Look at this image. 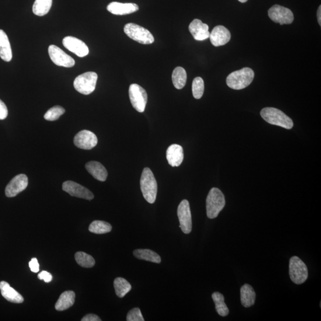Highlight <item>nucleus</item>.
I'll use <instances>...</instances> for the list:
<instances>
[{"label": "nucleus", "mask_w": 321, "mask_h": 321, "mask_svg": "<svg viewBox=\"0 0 321 321\" xmlns=\"http://www.w3.org/2000/svg\"><path fill=\"white\" fill-rule=\"evenodd\" d=\"M252 69L245 68L234 72L227 78V85L229 88L235 90L245 89L250 85L254 79Z\"/></svg>", "instance_id": "obj_1"}, {"label": "nucleus", "mask_w": 321, "mask_h": 321, "mask_svg": "<svg viewBox=\"0 0 321 321\" xmlns=\"http://www.w3.org/2000/svg\"><path fill=\"white\" fill-rule=\"evenodd\" d=\"M141 189L145 200L149 204L154 203L158 190L157 182L151 169L146 167L142 173Z\"/></svg>", "instance_id": "obj_2"}, {"label": "nucleus", "mask_w": 321, "mask_h": 321, "mask_svg": "<svg viewBox=\"0 0 321 321\" xmlns=\"http://www.w3.org/2000/svg\"><path fill=\"white\" fill-rule=\"evenodd\" d=\"M225 205L224 194L218 188H212L206 200L207 217L210 219L217 218Z\"/></svg>", "instance_id": "obj_3"}, {"label": "nucleus", "mask_w": 321, "mask_h": 321, "mask_svg": "<svg viewBox=\"0 0 321 321\" xmlns=\"http://www.w3.org/2000/svg\"><path fill=\"white\" fill-rule=\"evenodd\" d=\"M261 116L265 121L271 124L286 129H291L293 127V121L291 118L275 108H264L261 111Z\"/></svg>", "instance_id": "obj_4"}, {"label": "nucleus", "mask_w": 321, "mask_h": 321, "mask_svg": "<svg viewBox=\"0 0 321 321\" xmlns=\"http://www.w3.org/2000/svg\"><path fill=\"white\" fill-rule=\"evenodd\" d=\"M289 275L292 281L296 284L304 283L308 279V268L299 257L294 256L290 260Z\"/></svg>", "instance_id": "obj_5"}, {"label": "nucleus", "mask_w": 321, "mask_h": 321, "mask_svg": "<svg viewBox=\"0 0 321 321\" xmlns=\"http://www.w3.org/2000/svg\"><path fill=\"white\" fill-rule=\"evenodd\" d=\"M124 32L131 39L142 44H151L154 42L152 34L145 27L137 24L129 23L125 24Z\"/></svg>", "instance_id": "obj_6"}, {"label": "nucleus", "mask_w": 321, "mask_h": 321, "mask_svg": "<svg viewBox=\"0 0 321 321\" xmlns=\"http://www.w3.org/2000/svg\"><path fill=\"white\" fill-rule=\"evenodd\" d=\"M98 75L95 72H89L77 77L73 82L77 91L83 95H89L95 90Z\"/></svg>", "instance_id": "obj_7"}, {"label": "nucleus", "mask_w": 321, "mask_h": 321, "mask_svg": "<svg viewBox=\"0 0 321 321\" xmlns=\"http://www.w3.org/2000/svg\"><path fill=\"white\" fill-rule=\"evenodd\" d=\"M129 95L133 107L139 113L144 112L148 101V95L142 86L136 83L129 87Z\"/></svg>", "instance_id": "obj_8"}, {"label": "nucleus", "mask_w": 321, "mask_h": 321, "mask_svg": "<svg viewBox=\"0 0 321 321\" xmlns=\"http://www.w3.org/2000/svg\"><path fill=\"white\" fill-rule=\"evenodd\" d=\"M177 215L180 222V228L184 234H189L192 229V221L189 202L184 200L178 207Z\"/></svg>", "instance_id": "obj_9"}, {"label": "nucleus", "mask_w": 321, "mask_h": 321, "mask_svg": "<svg viewBox=\"0 0 321 321\" xmlns=\"http://www.w3.org/2000/svg\"><path fill=\"white\" fill-rule=\"evenodd\" d=\"M268 16L274 22L290 24L294 20V15L291 10L280 5H274L268 10Z\"/></svg>", "instance_id": "obj_10"}, {"label": "nucleus", "mask_w": 321, "mask_h": 321, "mask_svg": "<svg viewBox=\"0 0 321 321\" xmlns=\"http://www.w3.org/2000/svg\"><path fill=\"white\" fill-rule=\"evenodd\" d=\"M48 53L52 61L57 66L70 68L73 67L75 65L74 59L56 45H50L48 48Z\"/></svg>", "instance_id": "obj_11"}, {"label": "nucleus", "mask_w": 321, "mask_h": 321, "mask_svg": "<svg viewBox=\"0 0 321 321\" xmlns=\"http://www.w3.org/2000/svg\"><path fill=\"white\" fill-rule=\"evenodd\" d=\"M28 178L25 174H20L13 178L7 185L5 194L7 197L13 198L26 189Z\"/></svg>", "instance_id": "obj_12"}, {"label": "nucleus", "mask_w": 321, "mask_h": 321, "mask_svg": "<svg viewBox=\"0 0 321 321\" xmlns=\"http://www.w3.org/2000/svg\"><path fill=\"white\" fill-rule=\"evenodd\" d=\"M62 190L72 197L92 200L93 194L87 188L73 181H66L62 184Z\"/></svg>", "instance_id": "obj_13"}, {"label": "nucleus", "mask_w": 321, "mask_h": 321, "mask_svg": "<svg viewBox=\"0 0 321 321\" xmlns=\"http://www.w3.org/2000/svg\"><path fill=\"white\" fill-rule=\"evenodd\" d=\"M98 144V138L93 132L83 130L77 134L74 138V144L77 147L85 150L92 149Z\"/></svg>", "instance_id": "obj_14"}, {"label": "nucleus", "mask_w": 321, "mask_h": 321, "mask_svg": "<svg viewBox=\"0 0 321 321\" xmlns=\"http://www.w3.org/2000/svg\"><path fill=\"white\" fill-rule=\"evenodd\" d=\"M62 44L68 50L79 57H85L89 54V48L84 42L75 37L70 36L65 37L62 40Z\"/></svg>", "instance_id": "obj_15"}, {"label": "nucleus", "mask_w": 321, "mask_h": 321, "mask_svg": "<svg viewBox=\"0 0 321 321\" xmlns=\"http://www.w3.org/2000/svg\"><path fill=\"white\" fill-rule=\"evenodd\" d=\"M211 44L215 47L222 46L231 39L230 31L223 26H217L212 29L209 36Z\"/></svg>", "instance_id": "obj_16"}, {"label": "nucleus", "mask_w": 321, "mask_h": 321, "mask_svg": "<svg viewBox=\"0 0 321 321\" xmlns=\"http://www.w3.org/2000/svg\"><path fill=\"white\" fill-rule=\"evenodd\" d=\"M191 36L197 41H204L210 36L208 24L202 23L200 19H194L189 26Z\"/></svg>", "instance_id": "obj_17"}, {"label": "nucleus", "mask_w": 321, "mask_h": 321, "mask_svg": "<svg viewBox=\"0 0 321 321\" xmlns=\"http://www.w3.org/2000/svg\"><path fill=\"white\" fill-rule=\"evenodd\" d=\"M108 11L115 15H126L138 11L139 6L135 3L112 2L108 5Z\"/></svg>", "instance_id": "obj_18"}, {"label": "nucleus", "mask_w": 321, "mask_h": 321, "mask_svg": "<svg viewBox=\"0 0 321 321\" xmlns=\"http://www.w3.org/2000/svg\"><path fill=\"white\" fill-rule=\"evenodd\" d=\"M166 158L171 166H180L184 159L183 148L177 144L170 145L167 150Z\"/></svg>", "instance_id": "obj_19"}, {"label": "nucleus", "mask_w": 321, "mask_h": 321, "mask_svg": "<svg viewBox=\"0 0 321 321\" xmlns=\"http://www.w3.org/2000/svg\"><path fill=\"white\" fill-rule=\"evenodd\" d=\"M0 291L3 298L7 301L14 303H22L24 301L23 296L6 281L0 282Z\"/></svg>", "instance_id": "obj_20"}, {"label": "nucleus", "mask_w": 321, "mask_h": 321, "mask_svg": "<svg viewBox=\"0 0 321 321\" xmlns=\"http://www.w3.org/2000/svg\"><path fill=\"white\" fill-rule=\"evenodd\" d=\"M85 168L95 179L100 181H105L107 180V170L102 164L93 160L86 163Z\"/></svg>", "instance_id": "obj_21"}, {"label": "nucleus", "mask_w": 321, "mask_h": 321, "mask_svg": "<svg viewBox=\"0 0 321 321\" xmlns=\"http://www.w3.org/2000/svg\"><path fill=\"white\" fill-rule=\"evenodd\" d=\"M0 57L3 60L9 62L12 60L11 45L4 30L0 29Z\"/></svg>", "instance_id": "obj_22"}, {"label": "nucleus", "mask_w": 321, "mask_h": 321, "mask_svg": "<svg viewBox=\"0 0 321 321\" xmlns=\"http://www.w3.org/2000/svg\"><path fill=\"white\" fill-rule=\"evenodd\" d=\"M241 303L245 308L254 305L256 300V293L253 288L248 284H244L240 288Z\"/></svg>", "instance_id": "obj_23"}, {"label": "nucleus", "mask_w": 321, "mask_h": 321, "mask_svg": "<svg viewBox=\"0 0 321 321\" xmlns=\"http://www.w3.org/2000/svg\"><path fill=\"white\" fill-rule=\"evenodd\" d=\"M75 302V293L73 291H66L62 293L57 302L55 303V308L58 311H63L71 308Z\"/></svg>", "instance_id": "obj_24"}, {"label": "nucleus", "mask_w": 321, "mask_h": 321, "mask_svg": "<svg viewBox=\"0 0 321 321\" xmlns=\"http://www.w3.org/2000/svg\"><path fill=\"white\" fill-rule=\"evenodd\" d=\"M134 255L137 259L159 264L162 259L158 253L150 249H137L134 251Z\"/></svg>", "instance_id": "obj_25"}, {"label": "nucleus", "mask_w": 321, "mask_h": 321, "mask_svg": "<svg viewBox=\"0 0 321 321\" xmlns=\"http://www.w3.org/2000/svg\"><path fill=\"white\" fill-rule=\"evenodd\" d=\"M172 80L174 87L177 89H183L186 85L187 73L181 67H177L174 70L172 74Z\"/></svg>", "instance_id": "obj_26"}, {"label": "nucleus", "mask_w": 321, "mask_h": 321, "mask_svg": "<svg viewBox=\"0 0 321 321\" xmlns=\"http://www.w3.org/2000/svg\"><path fill=\"white\" fill-rule=\"evenodd\" d=\"M114 287L118 298H123L131 291L132 285L125 279L118 277L115 279Z\"/></svg>", "instance_id": "obj_27"}, {"label": "nucleus", "mask_w": 321, "mask_h": 321, "mask_svg": "<svg viewBox=\"0 0 321 321\" xmlns=\"http://www.w3.org/2000/svg\"><path fill=\"white\" fill-rule=\"evenodd\" d=\"M212 298L215 303V309L219 315L221 316H228L229 309L225 303L224 296L220 293L214 292L212 295Z\"/></svg>", "instance_id": "obj_28"}, {"label": "nucleus", "mask_w": 321, "mask_h": 321, "mask_svg": "<svg viewBox=\"0 0 321 321\" xmlns=\"http://www.w3.org/2000/svg\"><path fill=\"white\" fill-rule=\"evenodd\" d=\"M52 0H36L33 5V11L38 16H44L50 11Z\"/></svg>", "instance_id": "obj_29"}, {"label": "nucleus", "mask_w": 321, "mask_h": 321, "mask_svg": "<svg viewBox=\"0 0 321 321\" xmlns=\"http://www.w3.org/2000/svg\"><path fill=\"white\" fill-rule=\"evenodd\" d=\"M112 230V226L109 222L96 220L93 221L89 227V231L98 235L109 233Z\"/></svg>", "instance_id": "obj_30"}, {"label": "nucleus", "mask_w": 321, "mask_h": 321, "mask_svg": "<svg viewBox=\"0 0 321 321\" xmlns=\"http://www.w3.org/2000/svg\"><path fill=\"white\" fill-rule=\"evenodd\" d=\"M75 260L80 267L86 268H92L95 264V261L92 256L83 252L75 254Z\"/></svg>", "instance_id": "obj_31"}, {"label": "nucleus", "mask_w": 321, "mask_h": 321, "mask_svg": "<svg viewBox=\"0 0 321 321\" xmlns=\"http://www.w3.org/2000/svg\"><path fill=\"white\" fill-rule=\"evenodd\" d=\"M65 110L61 106H55L49 109L44 115V118L48 121H55L64 114Z\"/></svg>", "instance_id": "obj_32"}, {"label": "nucleus", "mask_w": 321, "mask_h": 321, "mask_svg": "<svg viewBox=\"0 0 321 321\" xmlns=\"http://www.w3.org/2000/svg\"><path fill=\"white\" fill-rule=\"evenodd\" d=\"M192 92L195 99H201L204 92V82L200 77L195 78L192 83Z\"/></svg>", "instance_id": "obj_33"}, {"label": "nucleus", "mask_w": 321, "mask_h": 321, "mask_svg": "<svg viewBox=\"0 0 321 321\" xmlns=\"http://www.w3.org/2000/svg\"><path fill=\"white\" fill-rule=\"evenodd\" d=\"M127 321H144V317L142 316L140 309L135 308L132 309L127 313Z\"/></svg>", "instance_id": "obj_34"}, {"label": "nucleus", "mask_w": 321, "mask_h": 321, "mask_svg": "<svg viewBox=\"0 0 321 321\" xmlns=\"http://www.w3.org/2000/svg\"><path fill=\"white\" fill-rule=\"evenodd\" d=\"M8 116V107L4 102L0 100V120H5Z\"/></svg>", "instance_id": "obj_35"}, {"label": "nucleus", "mask_w": 321, "mask_h": 321, "mask_svg": "<svg viewBox=\"0 0 321 321\" xmlns=\"http://www.w3.org/2000/svg\"><path fill=\"white\" fill-rule=\"evenodd\" d=\"M38 277L40 280H44L45 282H50L52 280V275L45 271H42L38 274Z\"/></svg>", "instance_id": "obj_36"}, {"label": "nucleus", "mask_w": 321, "mask_h": 321, "mask_svg": "<svg viewBox=\"0 0 321 321\" xmlns=\"http://www.w3.org/2000/svg\"><path fill=\"white\" fill-rule=\"evenodd\" d=\"M29 265L30 270L32 271L33 273H37L40 271V265L39 263H38L37 258H33V259L29 262Z\"/></svg>", "instance_id": "obj_37"}, {"label": "nucleus", "mask_w": 321, "mask_h": 321, "mask_svg": "<svg viewBox=\"0 0 321 321\" xmlns=\"http://www.w3.org/2000/svg\"><path fill=\"white\" fill-rule=\"evenodd\" d=\"M82 321H101V319L99 316L95 315V314H88L81 319Z\"/></svg>", "instance_id": "obj_38"}, {"label": "nucleus", "mask_w": 321, "mask_h": 321, "mask_svg": "<svg viewBox=\"0 0 321 321\" xmlns=\"http://www.w3.org/2000/svg\"><path fill=\"white\" fill-rule=\"evenodd\" d=\"M321 6H319L318 9H317V21H318V23L319 24V25H321Z\"/></svg>", "instance_id": "obj_39"}, {"label": "nucleus", "mask_w": 321, "mask_h": 321, "mask_svg": "<svg viewBox=\"0 0 321 321\" xmlns=\"http://www.w3.org/2000/svg\"><path fill=\"white\" fill-rule=\"evenodd\" d=\"M238 1L240 2V3H245L247 2V1H248V0H238Z\"/></svg>", "instance_id": "obj_40"}]
</instances>
